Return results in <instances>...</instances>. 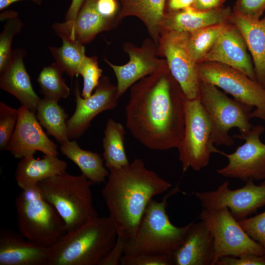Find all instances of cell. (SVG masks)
<instances>
[{
    "label": "cell",
    "mask_w": 265,
    "mask_h": 265,
    "mask_svg": "<svg viewBox=\"0 0 265 265\" xmlns=\"http://www.w3.org/2000/svg\"><path fill=\"white\" fill-rule=\"evenodd\" d=\"M185 98L167 64L131 86L126 127L148 149L177 148L184 133Z\"/></svg>",
    "instance_id": "cell-1"
},
{
    "label": "cell",
    "mask_w": 265,
    "mask_h": 265,
    "mask_svg": "<svg viewBox=\"0 0 265 265\" xmlns=\"http://www.w3.org/2000/svg\"><path fill=\"white\" fill-rule=\"evenodd\" d=\"M108 170L107 181L101 194L118 237L127 240L135 234L153 197L166 192L171 185L147 168L141 159Z\"/></svg>",
    "instance_id": "cell-2"
},
{
    "label": "cell",
    "mask_w": 265,
    "mask_h": 265,
    "mask_svg": "<svg viewBox=\"0 0 265 265\" xmlns=\"http://www.w3.org/2000/svg\"><path fill=\"white\" fill-rule=\"evenodd\" d=\"M117 237L110 217L98 216L67 232L49 247L48 265H99Z\"/></svg>",
    "instance_id": "cell-3"
},
{
    "label": "cell",
    "mask_w": 265,
    "mask_h": 265,
    "mask_svg": "<svg viewBox=\"0 0 265 265\" xmlns=\"http://www.w3.org/2000/svg\"><path fill=\"white\" fill-rule=\"evenodd\" d=\"M180 190L179 185L166 193L162 200L148 203L134 236L126 241L125 255L151 254L172 256L182 243L192 222L179 227L166 213L169 197Z\"/></svg>",
    "instance_id": "cell-4"
},
{
    "label": "cell",
    "mask_w": 265,
    "mask_h": 265,
    "mask_svg": "<svg viewBox=\"0 0 265 265\" xmlns=\"http://www.w3.org/2000/svg\"><path fill=\"white\" fill-rule=\"evenodd\" d=\"M92 184L82 174L73 175L65 171L40 182L37 187L62 218L68 232L98 217L91 190Z\"/></svg>",
    "instance_id": "cell-5"
},
{
    "label": "cell",
    "mask_w": 265,
    "mask_h": 265,
    "mask_svg": "<svg viewBox=\"0 0 265 265\" xmlns=\"http://www.w3.org/2000/svg\"><path fill=\"white\" fill-rule=\"evenodd\" d=\"M15 206L19 233L28 241L49 247L67 233L63 220L37 186L22 190Z\"/></svg>",
    "instance_id": "cell-6"
},
{
    "label": "cell",
    "mask_w": 265,
    "mask_h": 265,
    "mask_svg": "<svg viewBox=\"0 0 265 265\" xmlns=\"http://www.w3.org/2000/svg\"><path fill=\"white\" fill-rule=\"evenodd\" d=\"M200 99L209 119L212 142L217 146L234 144L229 131L237 128L240 134L248 133L252 128L251 113L254 107L231 99L216 86L200 81Z\"/></svg>",
    "instance_id": "cell-7"
},
{
    "label": "cell",
    "mask_w": 265,
    "mask_h": 265,
    "mask_svg": "<svg viewBox=\"0 0 265 265\" xmlns=\"http://www.w3.org/2000/svg\"><path fill=\"white\" fill-rule=\"evenodd\" d=\"M185 130L177 148L183 172L189 168L199 171L207 166L212 154L222 155L215 148L211 135L210 123L200 96L194 99L185 98Z\"/></svg>",
    "instance_id": "cell-8"
},
{
    "label": "cell",
    "mask_w": 265,
    "mask_h": 265,
    "mask_svg": "<svg viewBox=\"0 0 265 265\" xmlns=\"http://www.w3.org/2000/svg\"><path fill=\"white\" fill-rule=\"evenodd\" d=\"M200 81L212 84L234 99L252 106V118L265 120V88L241 71L214 61L197 63Z\"/></svg>",
    "instance_id": "cell-9"
},
{
    "label": "cell",
    "mask_w": 265,
    "mask_h": 265,
    "mask_svg": "<svg viewBox=\"0 0 265 265\" xmlns=\"http://www.w3.org/2000/svg\"><path fill=\"white\" fill-rule=\"evenodd\" d=\"M199 217L210 230L213 238L214 262L226 256L253 254L265 257V249L242 229L227 207L202 209Z\"/></svg>",
    "instance_id": "cell-10"
},
{
    "label": "cell",
    "mask_w": 265,
    "mask_h": 265,
    "mask_svg": "<svg viewBox=\"0 0 265 265\" xmlns=\"http://www.w3.org/2000/svg\"><path fill=\"white\" fill-rule=\"evenodd\" d=\"M188 32L161 30L157 52L166 58L169 70L188 99L199 97L197 63L187 46Z\"/></svg>",
    "instance_id": "cell-11"
},
{
    "label": "cell",
    "mask_w": 265,
    "mask_h": 265,
    "mask_svg": "<svg viewBox=\"0 0 265 265\" xmlns=\"http://www.w3.org/2000/svg\"><path fill=\"white\" fill-rule=\"evenodd\" d=\"M226 181L214 190L195 192L203 209L216 210L227 207L238 221L247 218L265 206V181L259 185L253 180L246 182L242 187L230 189Z\"/></svg>",
    "instance_id": "cell-12"
},
{
    "label": "cell",
    "mask_w": 265,
    "mask_h": 265,
    "mask_svg": "<svg viewBox=\"0 0 265 265\" xmlns=\"http://www.w3.org/2000/svg\"><path fill=\"white\" fill-rule=\"evenodd\" d=\"M264 132V128L257 125L246 134L232 136L245 140V142L231 154L223 152L222 155L228 159V163L217 169V173L224 177L245 182L249 180H265V144L260 139Z\"/></svg>",
    "instance_id": "cell-13"
},
{
    "label": "cell",
    "mask_w": 265,
    "mask_h": 265,
    "mask_svg": "<svg viewBox=\"0 0 265 265\" xmlns=\"http://www.w3.org/2000/svg\"><path fill=\"white\" fill-rule=\"evenodd\" d=\"M95 89L90 97L84 98L80 95L78 80L76 81L74 88L76 108L74 114L67 120L69 140L81 136L98 114L114 109L117 106L120 98L117 86L110 82L108 77H101Z\"/></svg>",
    "instance_id": "cell-14"
},
{
    "label": "cell",
    "mask_w": 265,
    "mask_h": 265,
    "mask_svg": "<svg viewBox=\"0 0 265 265\" xmlns=\"http://www.w3.org/2000/svg\"><path fill=\"white\" fill-rule=\"evenodd\" d=\"M18 109L16 127L6 150L17 159L34 155L36 151L58 156L57 145L48 137L35 114L24 105Z\"/></svg>",
    "instance_id": "cell-15"
},
{
    "label": "cell",
    "mask_w": 265,
    "mask_h": 265,
    "mask_svg": "<svg viewBox=\"0 0 265 265\" xmlns=\"http://www.w3.org/2000/svg\"><path fill=\"white\" fill-rule=\"evenodd\" d=\"M156 46L154 41L150 39L145 40L140 47L128 44L125 45V50L129 55L130 60L123 65H116L105 59L114 72L120 97L137 81L167 65L165 60L157 56Z\"/></svg>",
    "instance_id": "cell-16"
},
{
    "label": "cell",
    "mask_w": 265,
    "mask_h": 265,
    "mask_svg": "<svg viewBox=\"0 0 265 265\" xmlns=\"http://www.w3.org/2000/svg\"><path fill=\"white\" fill-rule=\"evenodd\" d=\"M248 52L241 32L229 22L202 62L214 61L229 65L256 80L252 59Z\"/></svg>",
    "instance_id": "cell-17"
},
{
    "label": "cell",
    "mask_w": 265,
    "mask_h": 265,
    "mask_svg": "<svg viewBox=\"0 0 265 265\" xmlns=\"http://www.w3.org/2000/svg\"><path fill=\"white\" fill-rule=\"evenodd\" d=\"M96 2V0H85L74 20L53 24L52 28L55 33L61 39L84 44L91 42L100 32L109 29L113 25L112 21L99 13Z\"/></svg>",
    "instance_id": "cell-18"
},
{
    "label": "cell",
    "mask_w": 265,
    "mask_h": 265,
    "mask_svg": "<svg viewBox=\"0 0 265 265\" xmlns=\"http://www.w3.org/2000/svg\"><path fill=\"white\" fill-rule=\"evenodd\" d=\"M175 265H214L213 238L202 220L194 221L172 256Z\"/></svg>",
    "instance_id": "cell-19"
},
{
    "label": "cell",
    "mask_w": 265,
    "mask_h": 265,
    "mask_svg": "<svg viewBox=\"0 0 265 265\" xmlns=\"http://www.w3.org/2000/svg\"><path fill=\"white\" fill-rule=\"evenodd\" d=\"M49 247L25 238L11 229H0V265H48Z\"/></svg>",
    "instance_id": "cell-20"
},
{
    "label": "cell",
    "mask_w": 265,
    "mask_h": 265,
    "mask_svg": "<svg viewBox=\"0 0 265 265\" xmlns=\"http://www.w3.org/2000/svg\"><path fill=\"white\" fill-rule=\"evenodd\" d=\"M25 55L26 52L23 49L13 50L9 63L0 74V87L13 95L22 105L36 114L41 99L34 91L26 68L24 62Z\"/></svg>",
    "instance_id": "cell-21"
},
{
    "label": "cell",
    "mask_w": 265,
    "mask_h": 265,
    "mask_svg": "<svg viewBox=\"0 0 265 265\" xmlns=\"http://www.w3.org/2000/svg\"><path fill=\"white\" fill-rule=\"evenodd\" d=\"M232 12L229 7L224 6L204 11L190 6L176 12H165L161 31L165 30L191 32L212 25L230 22Z\"/></svg>",
    "instance_id": "cell-22"
},
{
    "label": "cell",
    "mask_w": 265,
    "mask_h": 265,
    "mask_svg": "<svg viewBox=\"0 0 265 265\" xmlns=\"http://www.w3.org/2000/svg\"><path fill=\"white\" fill-rule=\"evenodd\" d=\"M229 22L243 36L251 56L256 80L265 88V16L252 19L232 11Z\"/></svg>",
    "instance_id": "cell-23"
},
{
    "label": "cell",
    "mask_w": 265,
    "mask_h": 265,
    "mask_svg": "<svg viewBox=\"0 0 265 265\" xmlns=\"http://www.w3.org/2000/svg\"><path fill=\"white\" fill-rule=\"evenodd\" d=\"M58 156L44 155L42 159L29 155L21 159L15 172L18 186L22 190L34 188L40 182L66 171L67 162Z\"/></svg>",
    "instance_id": "cell-24"
},
{
    "label": "cell",
    "mask_w": 265,
    "mask_h": 265,
    "mask_svg": "<svg viewBox=\"0 0 265 265\" xmlns=\"http://www.w3.org/2000/svg\"><path fill=\"white\" fill-rule=\"evenodd\" d=\"M121 7L115 17L116 23L127 16H135L144 24L158 46L165 15L166 0H117Z\"/></svg>",
    "instance_id": "cell-25"
},
{
    "label": "cell",
    "mask_w": 265,
    "mask_h": 265,
    "mask_svg": "<svg viewBox=\"0 0 265 265\" xmlns=\"http://www.w3.org/2000/svg\"><path fill=\"white\" fill-rule=\"evenodd\" d=\"M60 151L93 184L106 183L109 171L104 166L103 159L97 153L83 150L76 141L70 140L61 144Z\"/></svg>",
    "instance_id": "cell-26"
},
{
    "label": "cell",
    "mask_w": 265,
    "mask_h": 265,
    "mask_svg": "<svg viewBox=\"0 0 265 265\" xmlns=\"http://www.w3.org/2000/svg\"><path fill=\"white\" fill-rule=\"evenodd\" d=\"M36 116L47 134L62 144L68 140L67 114L57 101L43 98L39 101Z\"/></svg>",
    "instance_id": "cell-27"
},
{
    "label": "cell",
    "mask_w": 265,
    "mask_h": 265,
    "mask_svg": "<svg viewBox=\"0 0 265 265\" xmlns=\"http://www.w3.org/2000/svg\"><path fill=\"white\" fill-rule=\"evenodd\" d=\"M125 130L121 123L108 119L103 139V158L108 169L121 168L130 163L125 150Z\"/></svg>",
    "instance_id": "cell-28"
},
{
    "label": "cell",
    "mask_w": 265,
    "mask_h": 265,
    "mask_svg": "<svg viewBox=\"0 0 265 265\" xmlns=\"http://www.w3.org/2000/svg\"><path fill=\"white\" fill-rule=\"evenodd\" d=\"M59 47L49 46L55 63L71 78L79 74L80 67L86 56L84 44L80 42L62 38Z\"/></svg>",
    "instance_id": "cell-29"
},
{
    "label": "cell",
    "mask_w": 265,
    "mask_h": 265,
    "mask_svg": "<svg viewBox=\"0 0 265 265\" xmlns=\"http://www.w3.org/2000/svg\"><path fill=\"white\" fill-rule=\"evenodd\" d=\"M229 22L212 25L188 32L187 46L193 59L202 62L214 46L219 36Z\"/></svg>",
    "instance_id": "cell-30"
},
{
    "label": "cell",
    "mask_w": 265,
    "mask_h": 265,
    "mask_svg": "<svg viewBox=\"0 0 265 265\" xmlns=\"http://www.w3.org/2000/svg\"><path fill=\"white\" fill-rule=\"evenodd\" d=\"M63 73L55 62L42 69L37 82L44 98L58 102L69 96L70 89L62 76Z\"/></svg>",
    "instance_id": "cell-31"
},
{
    "label": "cell",
    "mask_w": 265,
    "mask_h": 265,
    "mask_svg": "<svg viewBox=\"0 0 265 265\" xmlns=\"http://www.w3.org/2000/svg\"><path fill=\"white\" fill-rule=\"evenodd\" d=\"M21 20L16 17L6 21L3 29L0 34V74L9 63L13 50L12 42L14 37L19 33L23 27Z\"/></svg>",
    "instance_id": "cell-32"
},
{
    "label": "cell",
    "mask_w": 265,
    "mask_h": 265,
    "mask_svg": "<svg viewBox=\"0 0 265 265\" xmlns=\"http://www.w3.org/2000/svg\"><path fill=\"white\" fill-rule=\"evenodd\" d=\"M103 71L99 67L96 56H85L79 69V74L83 78L81 95L84 98L90 97L98 86Z\"/></svg>",
    "instance_id": "cell-33"
},
{
    "label": "cell",
    "mask_w": 265,
    "mask_h": 265,
    "mask_svg": "<svg viewBox=\"0 0 265 265\" xmlns=\"http://www.w3.org/2000/svg\"><path fill=\"white\" fill-rule=\"evenodd\" d=\"M18 109L0 103V149L6 150L16 127Z\"/></svg>",
    "instance_id": "cell-34"
},
{
    "label": "cell",
    "mask_w": 265,
    "mask_h": 265,
    "mask_svg": "<svg viewBox=\"0 0 265 265\" xmlns=\"http://www.w3.org/2000/svg\"><path fill=\"white\" fill-rule=\"evenodd\" d=\"M238 222L246 233L265 249V211Z\"/></svg>",
    "instance_id": "cell-35"
},
{
    "label": "cell",
    "mask_w": 265,
    "mask_h": 265,
    "mask_svg": "<svg viewBox=\"0 0 265 265\" xmlns=\"http://www.w3.org/2000/svg\"><path fill=\"white\" fill-rule=\"evenodd\" d=\"M121 265H171V257L166 255L138 254H124L120 262Z\"/></svg>",
    "instance_id": "cell-36"
},
{
    "label": "cell",
    "mask_w": 265,
    "mask_h": 265,
    "mask_svg": "<svg viewBox=\"0 0 265 265\" xmlns=\"http://www.w3.org/2000/svg\"><path fill=\"white\" fill-rule=\"evenodd\" d=\"M233 12L252 19H260L265 11V0H237Z\"/></svg>",
    "instance_id": "cell-37"
},
{
    "label": "cell",
    "mask_w": 265,
    "mask_h": 265,
    "mask_svg": "<svg viewBox=\"0 0 265 265\" xmlns=\"http://www.w3.org/2000/svg\"><path fill=\"white\" fill-rule=\"evenodd\" d=\"M216 265H265V257L249 253L237 257L226 256L221 258Z\"/></svg>",
    "instance_id": "cell-38"
},
{
    "label": "cell",
    "mask_w": 265,
    "mask_h": 265,
    "mask_svg": "<svg viewBox=\"0 0 265 265\" xmlns=\"http://www.w3.org/2000/svg\"><path fill=\"white\" fill-rule=\"evenodd\" d=\"M126 241V239L118 237L114 245L99 265H120V260L124 255Z\"/></svg>",
    "instance_id": "cell-39"
},
{
    "label": "cell",
    "mask_w": 265,
    "mask_h": 265,
    "mask_svg": "<svg viewBox=\"0 0 265 265\" xmlns=\"http://www.w3.org/2000/svg\"><path fill=\"white\" fill-rule=\"evenodd\" d=\"M96 6L103 17L114 22L113 19L116 17L119 11L117 0H96Z\"/></svg>",
    "instance_id": "cell-40"
},
{
    "label": "cell",
    "mask_w": 265,
    "mask_h": 265,
    "mask_svg": "<svg viewBox=\"0 0 265 265\" xmlns=\"http://www.w3.org/2000/svg\"><path fill=\"white\" fill-rule=\"evenodd\" d=\"M225 0H195L192 7L200 11H209L223 6Z\"/></svg>",
    "instance_id": "cell-41"
},
{
    "label": "cell",
    "mask_w": 265,
    "mask_h": 265,
    "mask_svg": "<svg viewBox=\"0 0 265 265\" xmlns=\"http://www.w3.org/2000/svg\"><path fill=\"white\" fill-rule=\"evenodd\" d=\"M195 0H166L165 12H172L192 6Z\"/></svg>",
    "instance_id": "cell-42"
},
{
    "label": "cell",
    "mask_w": 265,
    "mask_h": 265,
    "mask_svg": "<svg viewBox=\"0 0 265 265\" xmlns=\"http://www.w3.org/2000/svg\"><path fill=\"white\" fill-rule=\"evenodd\" d=\"M85 1V0H72L65 14V21L74 20Z\"/></svg>",
    "instance_id": "cell-43"
},
{
    "label": "cell",
    "mask_w": 265,
    "mask_h": 265,
    "mask_svg": "<svg viewBox=\"0 0 265 265\" xmlns=\"http://www.w3.org/2000/svg\"><path fill=\"white\" fill-rule=\"evenodd\" d=\"M24 0H0V11H3L11 4L17 1ZM33 2L38 5H41L44 0H26Z\"/></svg>",
    "instance_id": "cell-44"
},
{
    "label": "cell",
    "mask_w": 265,
    "mask_h": 265,
    "mask_svg": "<svg viewBox=\"0 0 265 265\" xmlns=\"http://www.w3.org/2000/svg\"><path fill=\"white\" fill-rule=\"evenodd\" d=\"M18 13L14 10H6L0 14V21L7 20L8 19L18 17Z\"/></svg>",
    "instance_id": "cell-45"
}]
</instances>
